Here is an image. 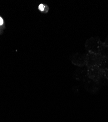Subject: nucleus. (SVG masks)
<instances>
[{
	"label": "nucleus",
	"mask_w": 108,
	"mask_h": 122,
	"mask_svg": "<svg viewBox=\"0 0 108 122\" xmlns=\"http://www.w3.org/2000/svg\"><path fill=\"white\" fill-rule=\"evenodd\" d=\"M100 67L103 69L108 68V57L104 58V60L103 61V63Z\"/></svg>",
	"instance_id": "obj_6"
},
{
	"label": "nucleus",
	"mask_w": 108,
	"mask_h": 122,
	"mask_svg": "<svg viewBox=\"0 0 108 122\" xmlns=\"http://www.w3.org/2000/svg\"><path fill=\"white\" fill-rule=\"evenodd\" d=\"M103 77L108 80V68L103 69Z\"/></svg>",
	"instance_id": "obj_7"
},
{
	"label": "nucleus",
	"mask_w": 108,
	"mask_h": 122,
	"mask_svg": "<svg viewBox=\"0 0 108 122\" xmlns=\"http://www.w3.org/2000/svg\"><path fill=\"white\" fill-rule=\"evenodd\" d=\"M86 75L90 80L95 83H99L103 77V69L98 66L87 68Z\"/></svg>",
	"instance_id": "obj_2"
},
{
	"label": "nucleus",
	"mask_w": 108,
	"mask_h": 122,
	"mask_svg": "<svg viewBox=\"0 0 108 122\" xmlns=\"http://www.w3.org/2000/svg\"><path fill=\"white\" fill-rule=\"evenodd\" d=\"M4 23V21H3V19H2V17H0V25H1L3 24Z\"/></svg>",
	"instance_id": "obj_9"
},
{
	"label": "nucleus",
	"mask_w": 108,
	"mask_h": 122,
	"mask_svg": "<svg viewBox=\"0 0 108 122\" xmlns=\"http://www.w3.org/2000/svg\"><path fill=\"white\" fill-rule=\"evenodd\" d=\"M103 43H104L105 44H106V45L108 46V36L107 37L105 41V42H103Z\"/></svg>",
	"instance_id": "obj_10"
},
{
	"label": "nucleus",
	"mask_w": 108,
	"mask_h": 122,
	"mask_svg": "<svg viewBox=\"0 0 108 122\" xmlns=\"http://www.w3.org/2000/svg\"><path fill=\"white\" fill-rule=\"evenodd\" d=\"M73 63L80 67L84 66L86 65V55L77 54L76 56H75Z\"/></svg>",
	"instance_id": "obj_4"
},
{
	"label": "nucleus",
	"mask_w": 108,
	"mask_h": 122,
	"mask_svg": "<svg viewBox=\"0 0 108 122\" xmlns=\"http://www.w3.org/2000/svg\"><path fill=\"white\" fill-rule=\"evenodd\" d=\"M104 59L99 53L88 52L86 55V66L87 68L94 66L100 67Z\"/></svg>",
	"instance_id": "obj_1"
},
{
	"label": "nucleus",
	"mask_w": 108,
	"mask_h": 122,
	"mask_svg": "<svg viewBox=\"0 0 108 122\" xmlns=\"http://www.w3.org/2000/svg\"><path fill=\"white\" fill-rule=\"evenodd\" d=\"M45 8V6L43 4H40L38 6V9L41 11H44Z\"/></svg>",
	"instance_id": "obj_8"
},
{
	"label": "nucleus",
	"mask_w": 108,
	"mask_h": 122,
	"mask_svg": "<svg viewBox=\"0 0 108 122\" xmlns=\"http://www.w3.org/2000/svg\"><path fill=\"white\" fill-rule=\"evenodd\" d=\"M98 53L104 58L108 57V46L101 42L99 49Z\"/></svg>",
	"instance_id": "obj_5"
},
{
	"label": "nucleus",
	"mask_w": 108,
	"mask_h": 122,
	"mask_svg": "<svg viewBox=\"0 0 108 122\" xmlns=\"http://www.w3.org/2000/svg\"><path fill=\"white\" fill-rule=\"evenodd\" d=\"M101 42L99 37H91L86 41L85 44V48L88 52L98 53Z\"/></svg>",
	"instance_id": "obj_3"
}]
</instances>
